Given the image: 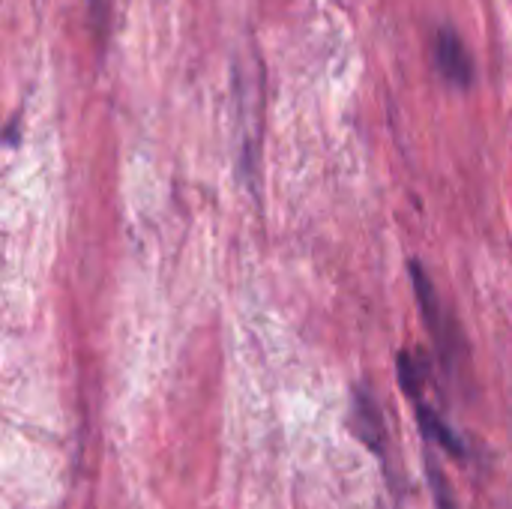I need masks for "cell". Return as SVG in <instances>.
I'll return each instance as SVG.
<instances>
[{"label":"cell","instance_id":"3","mask_svg":"<svg viewBox=\"0 0 512 509\" xmlns=\"http://www.w3.org/2000/svg\"><path fill=\"white\" fill-rule=\"evenodd\" d=\"M90 9L96 12V24H99V30L105 27V0H90Z\"/></svg>","mask_w":512,"mask_h":509},{"label":"cell","instance_id":"2","mask_svg":"<svg viewBox=\"0 0 512 509\" xmlns=\"http://www.w3.org/2000/svg\"><path fill=\"white\" fill-rule=\"evenodd\" d=\"M354 432L369 450L384 456V450H387L384 447V417H381V408L369 390L354 393Z\"/></svg>","mask_w":512,"mask_h":509},{"label":"cell","instance_id":"1","mask_svg":"<svg viewBox=\"0 0 512 509\" xmlns=\"http://www.w3.org/2000/svg\"><path fill=\"white\" fill-rule=\"evenodd\" d=\"M435 66L444 75V81L459 90L474 84V60L453 27H441L435 33Z\"/></svg>","mask_w":512,"mask_h":509}]
</instances>
